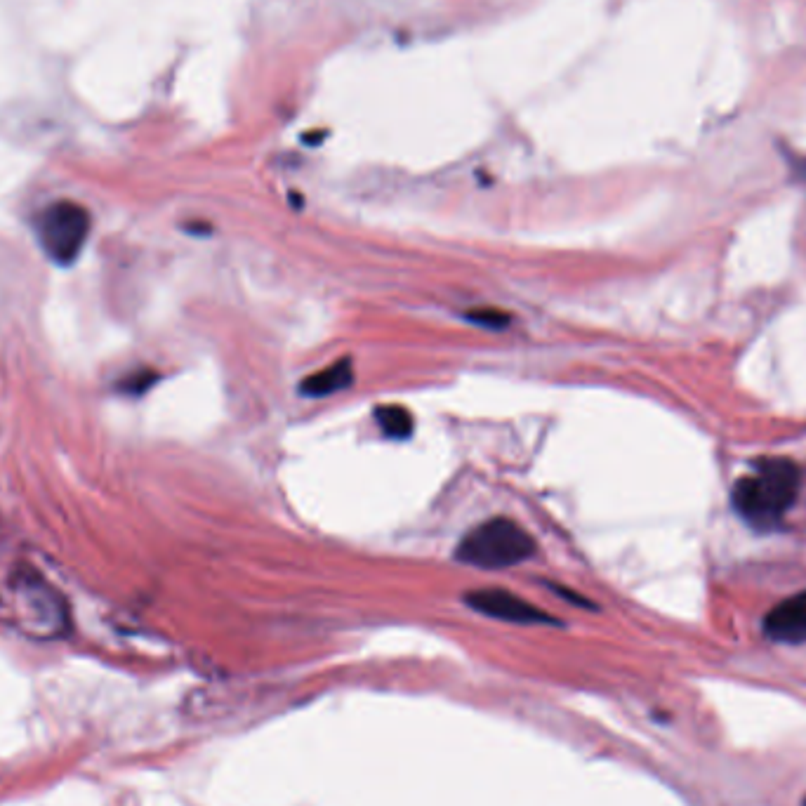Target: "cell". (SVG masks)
<instances>
[{"mask_svg":"<svg viewBox=\"0 0 806 806\" xmlns=\"http://www.w3.org/2000/svg\"><path fill=\"white\" fill-rule=\"evenodd\" d=\"M802 469L788 458H759L733 488V507L750 526L771 531L795 505Z\"/></svg>","mask_w":806,"mask_h":806,"instance_id":"1","label":"cell"},{"mask_svg":"<svg viewBox=\"0 0 806 806\" xmlns=\"http://www.w3.org/2000/svg\"><path fill=\"white\" fill-rule=\"evenodd\" d=\"M533 554L535 540L524 526L514 519L493 517L481 521L460 540L455 559L467 566L500 571V568L524 564Z\"/></svg>","mask_w":806,"mask_h":806,"instance_id":"2","label":"cell"},{"mask_svg":"<svg viewBox=\"0 0 806 806\" xmlns=\"http://www.w3.org/2000/svg\"><path fill=\"white\" fill-rule=\"evenodd\" d=\"M90 234V213L81 203L57 201L38 217V241L52 262L69 267L78 260Z\"/></svg>","mask_w":806,"mask_h":806,"instance_id":"3","label":"cell"},{"mask_svg":"<svg viewBox=\"0 0 806 806\" xmlns=\"http://www.w3.org/2000/svg\"><path fill=\"white\" fill-rule=\"evenodd\" d=\"M465 604L481 616L502 620V623L517 625H557V618L545 613L531 601H526L519 594L500 587H486V590H472L465 594Z\"/></svg>","mask_w":806,"mask_h":806,"instance_id":"4","label":"cell"},{"mask_svg":"<svg viewBox=\"0 0 806 806\" xmlns=\"http://www.w3.org/2000/svg\"><path fill=\"white\" fill-rule=\"evenodd\" d=\"M764 634L778 644L797 646L806 642V590L766 613Z\"/></svg>","mask_w":806,"mask_h":806,"instance_id":"5","label":"cell"},{"mask_svg":"<svg viewBox=\"0 0 806 806\" xmlns=\"http://www.w3.org/2000/svg\"><path fill=\"white\" fill-rule=\"evenodd\" d=\"M352 382H354V363L347 356V359L330 363V366L321 368V371H316L314 375L302 380L300 394L312 396V399H323V396L338 394L342 389L352 387Z\"/></svg>","mask_w":806,"mask_h":806,"instance_id":"6","label":"cell"},{"mask_svg":"<svg viewBox=\"0 0 806 806\" xmlns=\"http://www.w3.org/2000/svg\"><path fill=\"white\" fill-rule=\"evenodd\" d=\"M375 420L382 429V434L389 436L394 441H406L408 436L413 434L415 420L408 408L399 406V403H387V406H380L375 411Z\"/></svg>","mask_w":806,"mask_h":806,"instance_id":"7","label":"cell"},{"mask_svg":"<svg viewBox=\"0 0 806 806\" xmlns=\"http://www.w3.org/2000/svg\"><path fill=\"white\" fill-rule=\"evenodd\" d=\"M465 319L469 323H477V326L488 328V330H505L512 323L510 314L502 312V309H495V307H474V309H469Z\"/></svg>","mask_w":806,"mask_h":806,"instance_id":"8","label":"cell"},{"mask_svg":"<svg viewBox=\"0 0 806 806\" xmlns=\"http://www.w3.org/2000/svg\"><path fill=\"white\" fill-rule=\"evenodd\" d=\"M156 378L158 375L154 371H137V373H132L130 378H125L121 382V389L125 394H132V396L144 394L151 385H154Z\"/></svg>","mask_w":806,"mask_h":806,"instance_id":"9","label":"cell"},{"mask_svg":"<svg viewBox=\"0 0 806 806\" xmlns=\"http://www.w3.org/2000/svg\"><path fill=\"white\" fill-rule=\"evenodd\" d=\"M552 590H557V594H561V597H566L568 601H571V604H578V606H587V609H590V601L587 599H583V597H578L576 592H571V590H564V587H559V585H552Z\"/></svg>","mask_w":806,"mask_h":806,"instance_id":"10","label":"cell"},{"mask_svg":"<svg viewBox=\"0 0 806 806\" xmlns=\"http://www.w3.org/2000/svg\"><path fill=\"white\" fill-rule=\"evenodd\" d=\"M795 173H797L799 180H804V182H806V161H799V163H795Z\"/></svg>","mask_w":806,"mask_h":806,"instance_id":"11","label":"cell"}]
</instances>
